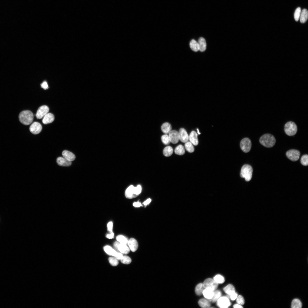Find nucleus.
<instances>
[{
	"mask_svg": "<svg viewBox=\"0 0 308 308\" xmlns=\"http://www.w3.org/2000/svg\"><path fill=\"white\" fill-rule=\"evenodd\" d=\"M19 119L22 124L27 125L31 124L33 122L34 118V115L30 111L24 110L19 114Z\"/></svg>",
	"mask_w": 308,
	"mask_h": 308,
	"instance_id": "obj_1",
	"label": "nucleus"
},
{
	"mask_svg": "<svg viewBox=\"0 0 308 308\" xmlns=\"http://www.w3.org/2000/svg\"><path fill=\"white\" fill-rule=\"evenodd\" d=\"M259 141L262 145L267 147H272L275 145L276 141L274 136L270 134L263 135L260 138Z\"/></svg>",
	"mask_w": 308,
	"mask_h": 308,
	"instance_id": "obj_2",
	"label": "nucleus"
},
{
	"mask_svg": "<svg viewBox=\"0 0 308 308\" xmlns=\"http://www.w3.org/2000/svg\"><path fill=\"white\" fill-rule=\"evenodd\" d=\"M141 187L140 185H138L136 187L131 185L125 191V197L129 199L135 197L141 193Z\"/></svg>",
	"mask_w": 308,
	"mask_h": 308,
	"instance_id": "obj_3",
	"label": "nucleus"
},
{
	"mask_svg": "<svg viewBox=\"0 0 308 308\" xmlns=\"http://www.w3.org/2000/svg\"><path fill=\"white\" fill-rule=\"evenodd\" d=\"M253 169L252 167L247 164L244 165L242 167L240 173V176L242 178H244L247 181H250L252 178Z\"/></svg>",
	"mask_w": 308,
	"mask_h": 308,
	"instance_id": "obj_4",
	"label": "nucleus"
},
{
	"mask_svg": "<svg viewBox=\"0 0 308 308\" xmlns=\"http://www.w3.org/2000/svg\"><path fill=\"white\" fill-rule=\"evenodd\" d=\"M284 131L286 134L288 136L294 135L297 131V125L293 121H288L285 125Z\"/></svg>",
	"mask_w": 308,
	"mask_h": 308,
	"instance_id": "obj_5",
	"label": "nucleus"
},
{
	"mask_svg": "<svg viewBox=\"0 0 308 308\" xmlns=\"http://www.w3.org/2000/svg\"><path fill=\"white\" fill-rule=\"evenodd\" d=\"M203 286L205 289H209L214 291L218 286V283L213 279L208 278L204 282Z\"/></svg>",
	"mask_w": 308,
	"mask_h": 308,
	"instance_id": "obj_6",
	"label": "nucleus"
},
{
	"mask_svg": "<svg viewBox=\"0 0 308 308\" xmlns=\"http://www.w3.org/2000/svg\"><path fill=\"white\" fill-rule=\"evenodd\" d=\"M251 146V141L248 138L243 139L240 143V147L241 149L245 153H248L250 151Z\"/></svg>",
	"mask_w": 308,
	"mask_h": 308,
	"instance_id": "obj_7",
	"label": "nucleus"
},
{
	"mask_svg": "<svg viewBox=\"0 0 308 308\" xmlns=\"http://www.w3.org/2000/svg\"><path fill=\"white\" fill-rule=\"evenodd\" d=\"M114 246L117 250L122 254H127L130 251L129 248L127 244L120 243L118 241L114 242Z\"/></svg>",
	"mask_w": 308,
	"mask_h": 308,
	"instance_id": "obj_8",
	"label": "nucleus"
},
{
	"mask_svg": "<svg viewBox=\"0 0 308 308\" xmlns=\"http://www.w3.org/2000/svg\"><path fill=\"white\" fill-rule=\"evenodd\" d=\"M300 155V152L295 149L289 150L286 153L287 157L291 160L293 161H296L298 160Z\"/></svg>",
	"mask_w": 308,
	"mask_h": 308,
	"instance_id": "obj_9",
	"label": "nucleus"
},
{
	"mask_svg": "<svg viewBox=\"0 0 308 308\" xmlns=\"http://www.w3.org/2000/svg\"><path fill=\"white\" fill-rule=\"evenodd\" d=\"M217 301V306L221 308H227L231 305L228 298L226 297H220Z\"/></svg>",
	"mask_w": 308,
	"mask_h": 308,
	"instance_id": "obj_10",
	"label": "nucleus"
},
{
	"mask_svg": "<svg viewBox=\"0 0 308 308\" xmlns=\"http://www.w3.org/2000/svg\"><path fill=\"white\" fill-rule=\"evenodd\" d=\"M49 108L46 106L43 105L38 109L36 114L37 119H40L43 117L49 111Z\"/></svg>",
	"mask_w": 308,
	"mask_h": 308,
	"instance_id": "obj_11",
	"label": "nucleus"
},
{
	"mask_svg": "<svg viewBox=\"0 0 308 308\" xmlns=\"http://www.w3.org/2000/svg\"><path fill=\"white\" fill-rule=\"evenodd\" d=\"M42 129V126L40 123L37 122H35L31 125L29 130L30 132L33 134H37L41 131Z\"/></svg>",
	"mask_w": 308,
	"mask_h": 308,
	"instance_id": "obj_12",
	"label": "nucleus"
},
{
	"mask_svg": "<svg viewBox=\"0 0 308 308\" xmlns=\"http://www.w3.org/2000/svg\"><path fill=\"white\" fill-rule=\"evenodd\" d=\"M168 135L170 142L173 144L177 143L180 140L179 132L175 130H171Z\"/></svg>",
	"mask_w": 308,
	"mask_h": 308,
	"instance_id": "obj_13",
	"label": "nucleus"
},
{
	"mask_svg": "<svg viewBox=\"0 0 308 308\" xmlns=\"http://www.w3.org/2000/svg\"><path fill=\"white\" fill-rule=\"evenodd\" d=\"M180 140L183 143L187 142L189 139V136L186 130L183 128H181L179 132Z\"/></svg>",
	"mask_w": 308,
	"mask_h": 308,
	"instance_id": "obj_14",
	"label": "nucleus"
},
{
	"mask_svg": "<svg viewBox=\"0 0 308 308\" xmlns=\"http://www.w3.org/2000/svg\"><path fill=\"white\" fill-rule=\"evenodd\" d=\"M127 245L130 250L133 252L136 251L137 249L138 242L134 238H131L128 240Z\"/></svg>",
	"mask_w": 308,
	"mask_h": 308,
	"instance_id": "obj_15",
	"label": "nucleus"
},
{
	"mask_svg": "<svg viewBox=\"0 0 308 308\" xmlns=\"http://www.w3.org/2000/svg\"><path fill=\"white\" fill-rule=\"evenodd\" d=\"M56 162L60 166L68 167L71 165V162L69 161L64 157H59L56 159Z\"/></svg>",
	"mask_w": 308,
	"mask_h": 308,
	"instance_id": "obj_16",
	"label": "nucleus"
},
{
	"mask_svg": "<svg viewBox=\"0 0 308 308\" xmlns=\"http://www.w3.org/2000/svg\"><path fill=\"white\" fill-rule=\"evenodd\" d=\"M198 135L197 133L194 131H192L189 136V139L190 142L194 145H197L198 144V140L197 137Z\"/></svg>",
	"mask_w": 308,
	"mask_h": 308,
	"instance_id": "obj_17",
	"label": "nucleus"
},
{
	"mask_svg": "<svg viewBox=\"0 0 308 308\" xmlns=\"http://www.w3.org/2000/svg\"><path fill=\"white\" fill-rule=\"evenodd\" d=\"M54 119V115L51 113H48L43 117L42 122L44 124H46L51 123Z\"/></svg>",
	"mask_w": 308,
	"mask_h": 308,
	"instance_id": "obj_18",
	"label": "nucleus"
},
{
	"mask_svg": "<svg viewBox=\"0 0 308 308\" xmlns=\"http://www.w3.org/2000/svg\"><path fill=\"white\" fill-rule=\"evenodd\" d=\"M62 154L64 157L70 161H73L76 158L75 155L73 153L68 151H63Z\"/></svg>",
	"mask_w": 308,
	"mask_h": 308,
	"instance_id": "obj_19",
	"label": "nucleus"
},
{
	"mask_svg": "<svg viewBox=\"0 0 308 308\" xmlns=\"http://www.w3.org/2000/svg\"><path fill=\"white\" fill-rule=\"evenodd\" d=\"M308 18V11L305 9H303L301 12L299 18L300 22L301 23H304L307 20Z\"/></svg>",
	"mask_w": 308,
	"mask_h": 308,
	"instance_id": "obj_20",
	"label": "nucleus"
},
{
	"mask_svg": "<svg viewBox=\"0 0 308 308\" xmlns=\"http://www.w3.org/2000/svg\"><path fill=\"white\" fill-rule=\"evenodd\" d=\"M105 252L108 255L114 257L116 256L117 252L109 246L107 245L104 248Z\"/></svg>",
	"mask_w": 308,
	"mask_h": 308,
	"instance_id": "obj_21",
	"label": "nucleus"
},
{
	"mask_svg": "<svg viewBox=\"0 0 308 308\" xmlns=\"http://www.w3.org/2000/svg\"><path fill=\"white\" fill-rule=\"evenodd\" d=\"M199 46V50L201 52H204L206 49V44L205 39L203 37H200L198 42Z\"/></svg>",
	"mask_w": 308,
	"mask_h": 308,
	"instance_id": "obj_22",
	"label": "nucleus"
},
{
	"mask_svg": "<svg viewBox=\"0 0 308 308\" xmlns=\"http://www.w3.org/2000/svg\"><path fill=\"white\" fill-rule=\"evenodd\" d=\"M214 291L209 289H205L203 291L202 294L205 298L210 300L212 298Z\"/></svg>",
	"mask_w": 308,
	"mask_h": 308,
	"instance_id": "obj_23",
	"label": "nucleus"
},
{
	"mask_svg": "<svg viewBox=\"0 0 308 308\" xmlns=\"http://www.w3.org/2000/svg\"><path fill=\"white\" fill-rule=\"evenodd\" d=\"M171 124L168 122L164 123L161 126L162 131L163 133L165 134L169 133L171 131Z\"/></svg>",
	"mask_w": 308,
	"mask_h": 308,
	"instance_id": "obj_24",
	"label": "nucleus"
},
{
	"mask_svg": "<svg viewBox=\"0 0 308 308\" xmlns=\"http://www.w3.org/2000/svg\"><path fill=\"white\" fill-rule=\"evenodd\" d=\"M198 303L200 307L203 308H208L210 306V301L204 299H202L199 300Z\"/></svg>",
	"mask_w": 308,
	"mask_h": 308,
	"instance_id": "obj_25",
	"label": "nucleus"
},
{
	"mask_svg": "<svg viewBox=\"0 0 308 308\" xmlns=\"http://www.w3.org/2000/svg\"><path fill=\"white\" fill-rule=\"evenodd\" d=\"M190 46L193 51L197 52L199 50V46L198 42L195 40L193 39L190 41Z\"/></svg>",
	"mask_w": 308,
	"mask_h": 308,
	"instance_id": "obj_26",
	"label": "nucleus"
},
{
	"mask_svg": "<svg viewBox=\"0 0 308 308\" xmlns=\"http://www.w3.org/2000/svg\"><path fill=\"white\" fill-rule=\"evenodd\" d=\"M224 292L229 295L235 292L234 287L231 284H228L223 289Z\"/></svg>",
	"mask_w": 308,
	"mask_h": 308,
	"instance_id": "obj_27",
	"label": "nucleus"
},
{
	"mask_svg": "<svg viewBox=\"0 0 308 308\" xmlns=\"http://www.w3.org/2000/svg\"><path fill=\"white\" fill-rule=\"evenodd\" d=\"M205 289L203 283H200L198 284L195 288V292L198 295H200L202 294L204 290Z\"/></svg>",
	"mask_w": 308,
	"mask_h": 308,
	"instance_id": "obj_28",
	"label": "nucleus"
},
{
	"mask_svg": "<svg viewBox=\"0 0 308 308\" xmlns=\"http://www.w3.org/2000/svg\"><path fill=\"white\" fill-rule=\"evenodd\" d=\"M185 151L184 146L181 145L177 146L175 149V154L179 155H183L185 153Z\"/></svg>",
	"mask_w": 308,
	"mask_h": 308,
	"instance_id": "obj_29",
	"label": "nucleus"
},
{
	"mask_svg": "<svg viewBox=\"0 0 308 308\" xmlns=\"http://www.w3.org/2000/svg\"><path fill=\"white\" fill-rule=\"evenodd\" d=\"M302 306V303L299 299H295L292 301L291 305L292 308H301Z\"/></svg>",
	"mask_w": 308,
	"mask_h": 308,
	"instance_id": "obj_30",
	"label": "nucleus"
},
{
	"mask_svg": "<svg viewBox=\"0 0 308 308\" xmlns=\"http://www.w3.org/2000/svg\"><path fill=\"white\" fill-rule=\"evenodd\" d=\"M173 152V149L172 147L168 146L165 147L163 150V153L164 155L166 157L171 156Z\"/></svg>",
	"mask_w": 308,
	"mask_h": 308,
	"instance_id": "obj_31",
	"label": "nucleus"
},
{
	"mask_svg": "<svg viewBox=\"0 0 308 308\" xmlns=\"http://www.w3.org/2000/svg\"><path fill=\"white\" fill-rule=\"evenodd\" d=\"M117 241L119 243L127 245L129 240L126 237L122 235H118L116 237Z\"/></svg>",
	"mask_w": 308,
	"mask_h": 308,
	"instance_id": "obj_32",
	"label": "nucleus"
},
{
	"mask_svg": "<svg viewBox=\"0 0 308 308\" xmlns=\"http://www.w3.org/2000/svg\"><path fill=\"white\" fill-rule=\"evenodd\" d=\"M221 293L219 290H216L214 291V295L212 298L209 300L213 302L216 301L218 299L221 297Z\"/></svg>",
	"mask_w": 308,
	"mask_h": 308,
	"instance_id": "obj_33",
	"label": "nucleus"
},
{
	"mask_svg": "<svg viewBox=\"0 0 308 308\" xmlns=\"http://www.w3.org/2000/svg\"><path fill=\"white\" fill-rule=\"evenodd\" d=\"M185 148L188 152L192 153L194 151V149L193 144L189 141H187L185 143Z\"/></svg>",
	"mask_w": 308,
	"mask_h": 308,
	"instance_id": "obj_34",
	"label": "nucleus"
},
{
	"mask_svg": "<svg viewBox=\"0 0 308 308\" xmlns=\"http://www.w3.org/2000/svg\"><path fill=\"white\" fill-rule=\"evenodd\" d=\"M301 9L300 7H298L295 10L294 13V18L295 20L297 21L299 19Z\"/></svg>",
	"mask_w": 308,
	"mask_h": 308,
	"instance_id": "obj_35",
	"label": "nucleus"
},
{
	"mask_svg": "<svg viewBox=\"0 0 308 308\" xmlns=\"http://www.w3.org/2000/svg\"><path fill=\"white\" fill-rule=\"evenodd\" d=\"M214 280L218 283H222L224 281V279L222 275L218 274L214 277Z\"/></svg>",
	"mask_w": 308,
	"mask_h": 308,
	"instance_id": "obj_36",
	"label": "nucleus"
},
{
	"mask_svg": "<svg viewBox=\"0 0 308 308\" xmlns=\"http://www.w3.org/2000/svg\"><path fill=\"white\" fill-rule=\"evenodd\" d=\"M120 260L122 263L126 264H129L131 262V258L127 256H123Z\"/></svg>",
	"mask_w": 308,
	"mask_h": 308,
	"instance_id": "obj_37",
	"label": "nucleus"
},
{
	"mask_svg": "<svg viewBox=\"0 0 308 308\" xmlns=\"http://www.w3.org/2000/svg\"><path fill=\"white\" fill-rule=\"evenodd\" d=\"M301 164L303 165L307 166L308 164V155H303L301 159Z\"/></svg>",
	"mask_w": 308,
	"mask_h": 308,
	"instance_id": "obj_38",
	"label": "nucleus"
},
{
	"mask_svg": "<svg viewBox=\"0 0 308 308\" xmlns=\"http://www.w3.org/2000/svg\"><path fill=\"white\" fill-rule=\"evenodd\" d=\"M161 139L162 142L165 145H168L170 142L169 135L167 134L162 135Z\"/></svg>",
	"mask_w": 308,
	"mask_h": 308,
	"instance_id": "obj_39",
	"label": "nucleus"
},
{
	"mask_svg": "<svg viewBox=\"0 0 308 308\" xmlns=\"http://www.w3.org/2000/svg\"><path fill=\"white\" fill-rule=\"evenodd\" d=\"M109 261L110 264L113 266H116L118 264V260L115 257H110Z\"/></svg>",
	"mask_w": 308,
	"mask_h": 308,
	"instance_id": "obj_40",
	"label": "nucleus"
},
{
	"mask_svg": "<svg viewBox=\"0 0 308 308\" xmlns=\"http://www.w3.org/2000/svg\"><path fill=\"white\" fill-rule=\"evenodd\" d=\"M237 303L240 305H242L244 303V300L243 297L241 295H239L236 298Z\"/></svg>",
	"mask_w": 308,
	"mask_h": 308,
	"instance_id": "obj_41",
	"label": "nucleus"
},
{
	"mask_svg": "<svg viewBox=\"0 0 308 308\" xmlns=\"http://www.w3.org/2000/svg\"><path fill=\"white\" fill-rule=\"evenodd\" d=\"M113 224L112 222H109L107 224V228L108 231L110 233L112 231Z\"/></svg>",
	"mask_w": 308,
	"mask_h": 308,
	"instance_id": "obj_42",
	"label": "nucleus"
},
{
	"mask_svg": "<svg viewBox=\"0 0 308 308\" xmlns=\"http://www.w3.org/2000/svg\"><path fill=\"white\" fill-rule=\"evenodd\" d=\"M41 87L45 90L48 88V87L47 82L46 81H44L40 84Z\"/></svg>",
	"mask_w": 308,
	"mask_h": 308,
	"instance_id": "obj_43",
	"label": "nucleus"
},
{
	"mask_svg": "<svg viewBox=\"0 0 308 308\" xmlns=\"http://www.w3.org/2000/svg\"><path fill=\"white\" fill-rule=\"evenodd\" d=\"M230 298L232 300H234L237 298L238 294L237 293L235 292L230 295H229Z\"/></svg>",
	"mask_w": 308,
	"mask_h": 308,
	"instance_id": "obj_44",
	"label": "nucleus"
},
{
	"mask_svg": "<svg viewBox=\"0 0 308 308\" xmlns=\"http://www.w3.org/2000/svg\"><path fill=\"white\" fill-rule=\"evenodd\" d=\"M123 256L122 253L120 252H117L115 257L118 260H121Z\"/></svg>",
	"mask_w": 308,
	"mask_h": 308,
	"instance_id": "obj_45",
	"label": "nucleus"
},
{
	"mask_svg": "<svg viewBox=\"0 0 308 308\" xmlns=\"http://www.w3.org/2000/svg\"><path fill=\"white\" fill-rule=\"evenodd\" d=\"M114 234L113 232H110V234H108L106 235V237L109 239L113 238L114 237Z\"/></svg>",
	"mask_w": 308,
	"mask_h": 308,
	"instance_id": "obj_46",
	"label": "nucleus"
},
{
	"mask_svg": "<svg viewBox=\"0 0 308 308\" xmlns=\"http://www.w3.org/2000/svg\"><path fill=\"white\" fill-rule=\"evenodd\" d=\"M133 205L135 207H139L141 206L142 205L140 202H137L133 203Z\"/></svg>",
	"mask_w": 308,
	"mask_h": 308,
	"instance_id": "obj_47",
	"label": "nucleus"
},
{
	"mask_svg": "<svg viewBox=\"0 0 308 308\" xmlns=\"http://www.w3.org/2000/svg\"><path fill=\"white\" fill-rule=\"evenodd\" d=\"M151 201V199L150 198H149L145 201L143 203L144 205L146 206L147 205L149 204Z\"/></svg>",
	"mask_w": 308,
	"mask_h": 308,
	"instance_id": "obj_48",
	"label": "nucleus"
},
{
	"mask_svg": "<svg viewBox=\"0 0 308 308\" xmlns=\"http://www.w3.org/2000/svg\"><path fill=\"white\" fill-rule=\"evenodd\" d=\"M233 307L234 308H242L243 307L241 305L238 304H235L233 305Z\"/></svg>",
	"mask_w": 308,
	"mask_h": 308,
	"instance_id": "obj_49",
	"label": "nucleus"
},
{
	"mask_svg": "<svg viewBox=\"0 0 308 308\" xmlns=\"http://www.w3.org/2000/svg\"><path fill=\"white\" fill-rule=\"evenodd\" d=\"M197 131H198V133L199 134H200V133H199V130H198V129H197Z\"/></svg>",
	"mask_w": 308,
	"mask_h": 308,
	"instance_id": "obj_50",
	"label": "nucleus"
}]
</instances>
